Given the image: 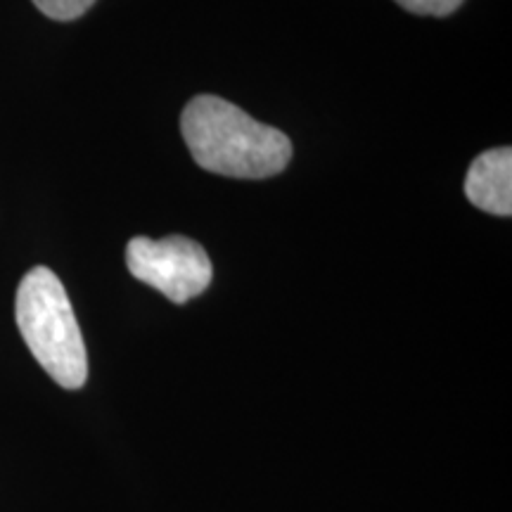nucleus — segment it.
Here are the masks:
<instances>
[{"label":"nucleus","instance_id":"obj_2","mask_svg":"<svg viewBox=\"0 0 512 512\" xmlns=\"http://www.w3.org/2000/svg\"><path fill=\"white\" fill-rule=\"evenodd\" d=\"M17 328L41 368L64 389H81L88 380V356L72 302L48 266L24 275L15 302Z\"/></svg>","mask_w":512,"mask_h":512},{"label":"nucleus","instance_id":"obj_1","mask_svg":"<svg viewBox=\"0 0 512 512\" xmlns=\"http://www.w3.org/2000/svg\"><path fill=\"white\" fill-rule=\"evenodd\" d=\"M181 133L202 169L230 178H271L292 159V143L219 95H197L181 117Z\"/></svg>","mask_w":512,"mask_h":512},{"label":"nucleus","instance_id":"obj_5","mask_svg":"<svg viewBox=\"0 0 512 512\" xmlns=\"http://www.w3.org/2000/svg\"><path fill=\"white\" fill-rule=\"evenodd\" d=\"M34 5L50 19L72 22V19L86 15L95 5V0H34Z\"/></svg>","mask_w":512,"mask_h":512},{"label":"nucleus","instance_id":"obj_4","mask_svg":"<svg viewBox=\"0 0 512 512\" xmlns=\"http://www.w3.org/2000/svg\"><path fill=\"white\" fill-rule=\"evenodd\" d=\"M465 195L477 209L494 216L512 214V150L496 147L472 162L465 178Z\"/></svg>","mask_w":512,"mask_h":512},{"label":"nucleus","instance_id":"obj_3","mask_svg":"<svg viewBox=\"0 0 512 512\" xmlns=\"http://www.w3.org/2000/svg\"><path fill=\"white\" fill-rule=\"evenodd\" d=\"M126 266L133 278L155 287L174 304L200 297L214 278L204 247L183 235H169L164 240L138 235L126 247Z\"/></svg>","mask_w":512,"mask_h":512},{"label":"nucleus","instance_id":"obj_6","mask_svg":"<svg viewBox=\"0 0 512 512\" xmlns=\"http://www.w3.org/2000/svg\"><path fill=\"white\" fill-rule=\"evenodd\" d=\"M403 10L413 15H430V17H448L453 15L465 0H396Z\"/></svg>","mask_w":512,"mask_h":512}]
</instances>
